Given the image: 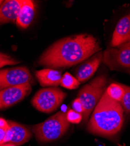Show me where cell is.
Listing matches in <instances>:
<instances>
[{
    "label": "cell",
    "instance_id": "obj_6",
    "mask_svg": "<svg viewBox=\"0 0 130 146\" xmlns=\"http://www.w3.org/2000/svg\"><path fill=\"white\" fill-rule=\"evenodd\" d=\"M103 62L111 70L130 69V41L107 48L103 52Z\"/></svg>",
    "mask_w": 130,
    "mask_h": 146
},
{
    "label": "cell",
    "instance_id": "obj_24",
    "mask_svg": "<svg viewBox=\"0 0 130 146\" xmlns=\"http://www.w3.org/2000/svg\"><path fill=\"white\" fill-rule=\"evenodd\" d=\"M3 3H4V1H2V0H0V5H1Z\"/></svg>",
    "mask_w": 130,
    "mask_h": 146
},
{
    "label": "cell",
    "instance_id": "obj_3",
    "mask_svg": "<svg viewBox=\"0 0 130 146\" xmlns=\"http://www.w3.org/2000/svg\"><path fill=\"white\" fill-rule=\"evenodd\" d=\"M69 126L66 113L59 111L43 122L33 126L32 131L39 141L50 142L63 136Z\"/></svg>",
    "mask_w": 130,
    "mask_h": 146
},
{
    "label": "cell",
    "instance_id": "obj_1",
    "mask_svg": "<svg viewBox=\"0 0 130 146\" xmlns=\"http://www.w3.org/2000/svg\"><path fill=\"white\" fill-rule=\"evenodd\" d=\"M99 40L89 34L73 35L58 40L40 57L38 64L51 68L75 66L100 52Z\"/></svg>",
    "mask_w": 130,
    "mask_h": 146
},
{
    "label": "cell",
    "instance_id": "obj_17",
    "mask_svg": "<svg viewBox=\"0 0 130 146\" xmlns=\"http://www.w3.org/2000/svg\"><path fill=\"white\" fill-rule=\"evenodd\" d=\"M121 86L124 90V94L120 104L124 112L127 113H130V87L123 84H121Z\"/></svg>",
    "mask_w": 130,
    "mask_h": 146
},
{
    "label": "cell",
    "instance_id": "obj_19",
    "mask_svg": "<svg viewBox=\"0 0 130 146\" xmlns=\"http://www.w3.org/2000/svg\"><path fill=\"white\" fill-rule=\"evenodd\" d=\"M19 63V61L6 54L0 52V68L6 66L15 65Z\"/></svg>",
    "mask_w": 130,
    "mask_h": 146
},
{
    "label": "cell",
    "instance_id": "obj_23",
    "mask_svg": "<svg viewBox=\"0 0 130 146\" xmlns=\"http://www.w3.org/2000/svg\"><path fill=\"white\" fill-rule=\"evenodd\" d=\"M3 90L2 88V86H1V81H0V90Z\"/></svg>",
    "mask_w": 130,
    "mask_h": 146
},
{
    "label": "cell",
    "instance_id": "obj_11",
    "mask_svg": "<svg viewBox=\"0 0 130 146\" xmlns=\"http://www.w3.org/2000/svg\"><path fill=\"white\" fill-rule=\"evenodd\" d=\"M24 0H7L0 5V25L17 21Z\"/></svg>",
    "mask_w": 130,
    "mask_h": 146
},
{
    "label": "cell",
    "instance_id": "obj_14",
    "mask_svg": "<svg viewBox=\"0 0 130 146\" xmlns=\"http://www.w3.org/2000/svg\"><path fill=\"white\" fill-rule=\"evenodd\" d=\"M35 15V5L30 0H24L17 19V25L22 28H27L31 23Z\"/></svg>",
    "mask_w": 130,
    "mask_h": 146
},
{
    "label": "cell",
    "instance_id": "obj_18",
    "mask_svg": "<svg viewBox=\"0 0 130 146\" xmlns=\"http://www.w3.org/2000/svg\"><path fill=\"white\" fill-rule=\"evenodd\" d=\"M66 119L70 123H79L83 119V115L73 109H70L66 113Z\"/></svg>",
    "mask_w": 130,
    "mask_h": 146
},
{
    "label": "cell",
    "instance_id": "obj_9",
    "mask_svg": "<svg viewBox=\"0 0 130 146\" xmlns=\"http://www.w3.org/2000/svg\"><path fill=\"white\" fill-rule=\"evenodd\" d=\"M9 128L3 144L11 143L20 146L27 143L32 136L30 130L25 126L11 120H7Z\"/></svg>",
    "mask_w": 130,
    "mask_h": 146
},
{
    "label": "cell",
    "instance_id": "obj_16",
    "mask_svg": "<svg viewBox=\"0 0 130 146\" xmlns=\"http://www.w3.org/2000/svg\"><path fill=\"white\" fill-rule=\"evenodd\" d=\"M80 84V82L76 77L69 74V72H66L62 76L60 85L65 88L75 90L79 87Z\"/></svg>",
    "mask_w": 130,
    "mask_h": 146
},
{
    "label": "cell",
    "instance_id": "obj_20",
    "mask_svg": "<svg viewBox=\"0 0 130 146\" xmlns=\"http://www.w3.org/2000/svg\"><path fill=\"white\" fill-rule=\"evenodd\" d=\"M8 128L9 125L7 120L0 117V145L3 144Z\"/></svg>",
    "mask_w": 130,
    "mask_h": 146
},
{
    "label": "cell",
    "instance_id": "obj_22",
    "mask_svg": "<svg viewBox=\"0 0 130 146\" xmlns=\"http://www.w3.org/2000/svg\"><path fill=\"white\" fill-rule=\"evenodd\" d=\"M0 146H16L13 144H11V143H4L3 144L0 145Z\"/></svg>",
    "mask_w": 130,
    "mask_h": 146
},
{
    "label": "cell",
    "instance_id": "obj_4",
    "mask_svg": "<svg viewBox=\"0 0 130 146\" xmlns=\"http://www.w3.org/2000/svg\"><path fill=\"white\" fill-rule=\"evenodd\" d=\"M107 77L104 75L94 78L83 87L78 93L77 98L84 108L83 118L86 121L100 101L107 89Z\"/></svg>",
    "mask_w": 130,
    "mask_h": 146
},
{
    "label": "cell",
    "instance_id": "obj_12",
    "mask_svg": "<svg viewBox=\"0 0 130 146\" xmlns=\"http://www.w3.org/2000/svg\"><path fill=\"white\" fill-rule=\"evenodd\" d=\"M130 38V14L121 18L117 23L111 42L112 47L119 46L127 42Z\"/></svg>",
    "mask_w": 130,
    "mask_h": 146
},
{
    "label": "cell",
    "instance_id": "obj_5",
    "mask_svg": "<svg viewBox=\"0 0 130 146\" xmlns=\"http://www.w3.org/2000/svg\"><path fill=\"white\" fill-rule=\"evenodd\" d=\"M67 94L57 87L39 90L32 99L33 106L43 113H51L60 106Z\"/></svg>",
    "mask_w": 130,
    "mask_h": 146
},
{
    "label": "cell",
    "instance_id": "obj_2",
    "mask_svg": "<svg viewBox=\"0 0 130 146\" xmlns=\"http://www.w3.org/2000/svg\"><path fill=\"white\" fill-rule=\"evenodd\" d=\"M124 123V111L120 104L105 91L93 110L87 125L88 131L93 135L112 136L119 132Z\"/></svg>",
    "mask_w": 130,
    "mask_h": 146
},
{
    "label": "cell",
    "instance_id": "obj_15",
    "mask_svg": "<svg viewBox=\"0 0 130 146\" xmlns=\"http://www.w3.org/2000/svg\"><path fill=\"white\" fill-rule=\"evenodd\" d=\"M108 95L114 100L120 102L124 94V90L121 84L113 83L105 90Z\"/></svg>",
    "mask_w": 130,
    "mask_h": 146
},
{
    "label": "cell",
    "instance_id": "obj_7",
    "mask_svg": "<svg viewBox=\"0 0 130 146\" xmlns=\"http://www.w3.org/2000/svg\"><path fill=\"white\" fill-rule=\"evenodd\" d=\"M0 81L2 88L14 87L27 83L33 80L29 70L25 67H18L0 70Z\"/></svg>",
    "mask_w": 130,
    "mask_h": 146
},
{
    "label": "cell",
    "instance_id": "obj_21",
    "mask_svg": "<svg viewBox=\"0 0 130 146\" xmlns=\"http://www.w3.org/2000/svg\"><path fill=\"white\" fill-rule=\"evenodd\" d=\"M72 108L74 111L79 113H81L82 115L84 113L85 111L83 106L81 102L77 98L73 101L72 103Z\"/></svg>",
    "mask_w": 130,
    "mask_h": 146
},
{
    "label": "cell",
    "instance_id": "obj_8",
    "mask_svg": "<svg viewBox=\"0 0 130 146\" xmlns=\"http://www.w3.org/2000/svg\"><path fill=\"white\" fill-rule=\"evenodd\" d=\"M31 91V84L29 83L0 90V109L9 108L19 102Z\"/></svg>",
    "mask_w": 130,
    "mask_h": 146
},
{
    "label": "cell",
    "instance_id": "obj_10",
    "mask_svg": "<svg viewBox=\"0 0 130 146\" xmlns=\"http://www.w3.org/2000/svg\"><path fill=\"white\" fill-rule=\"evenodd\" d=\"M103 53L99 52L78 68L76 78L80 83H83L93 77L103 62Z\"/></svg>",
    "mask_w": 130,
    "mask_h": 146
},
{
    "label": "cell",
    "instance_id": "obj_25",
    "mask_svg": "<svg viewBox=\"0 0 130 146\" xmlns=\"http://www.w3.org/2000/svg\"><path fill=\"white\" fill-rule=\"evenodd\" d=\"M128 41H130V38H129V40Z\"/></svg>",
    "mask_w": 130,
    "mask_h": 146
},
{
    "label": "cell",
    "instance_id": "obj_13",
    "mask_svg": "<svg viewBox=\"0 0 130 146\" xmlns=\"http://www.w3.org/2000/svg\"><path fill=\"white\" fill-rule=\"evenodd\" d=\"M35 76L42 87H57L61 84L62 72L52 68H45L37 71Z\"/></svg>",
    "mask_w": 130,
    "mask_h": 146
}]
</instances>
